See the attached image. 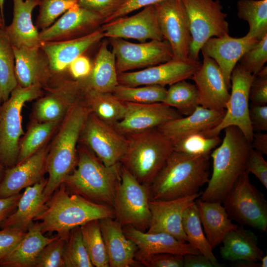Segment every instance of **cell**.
Here are the masks:
<instances>
[{
	"mask_svg": "<svg viewBox=\"0 0 267 267\" xmlns=\"http://www.w3.org/2000/svg\"><path fill=\"white\" fill-rule=\"evenodd\" d=\"M115 218L112 207L70 193L62 183L34 219L42 233L56 232L66 241L71 230L92 220Z\"/></svg>",
	"mask_w": 267,
	"mask_h": 267,
	"instance_id": "obj_1",
	"label": "cell"
},
{
	"mask_svg": "<svg viewBox=\"0 0 267 267\" xmlns=\"http://www.w3.org/2000/svg\"><path fill=\"white\" fill-rule=\"evenodd\" d=\"M221 144L210 156L213 160L212 175L200 199L222 202L241 176L245 172L251 143L237 127L224 129Z\"/></svg>",
	"mask_w": 267,
	"mask_h": 267,
	"instance_id": "obj_2",
	"label": "cell"
},
{
	"mask_svg": "<svg viewBox=\"0 0 267 267\" xmlns=\"http://www.w3.org/2000/svg\"><path fill=\"white\" fill-rule=\"evenodd\" d=\"M210 157L173 151L148 187L150 200L173 199L198 193L210 178Z\"/></svg>",
	"mask_w": 267,
	"mask_h": 267,
	"instance_id": "obj_3",
	"label": "cell"
},
{
	"mask_svg": "<svg viewBox=\"0 0 267 267\" xmlns=\"http://www.w3.org/2000/svg\"><path fill=\"white\" fill-rule=\"evenodd\" d=\"M90 112L83 95L67 109L47 156L46 171L48 177L44 194L48 198L76 165L77 143Z\"/></svg>",
	"mask_w": 267,
	"mask_h": 267,
	"instance_id": "obj_4",
	"label": "cell"
},
{
	"mask_svg": "<svg viewBox=\"0 0 267 267\" xmlns=\"http://www.w3.org/2000/svg\"><path fill=\"white\" fill-rule=\"evenodd\" d=\"M77 153V168L62 183L70 193L112 207L120 181V163L107 167L87 147L80 146Z\"/></svg>",
	"mask_w": 267,
	"mask_h": 267,
	"instance_id": "obj_5",
	"label": "cell"
},
{
	"mask_svg": "<svg viewBox=\"0 0 267 267\" xmlns=\"http://www.w3.org/2000/svg\"><path fill=\"white\" fill-rule=\"evenodd\" d=\"M127 137L122 165L140 183L149 187L173 152V143L157 128Z\"/></svg>",
	"mask_w": 267,
	"mask_h": 267,
	"instance_id": "obj_6",
	"label": "cell"
},
{
	"mask_svg": "<svg viewBox=\"0 0 267 267\" xmlns=\"http://www.w3.org/2000/svg\"><path fill=\"white\" fill-rule=\"evenodd\" d=\"M42 86L18 85L0 106V163L5 168L16 165L20 137L24 134L21 115L24 104L42 96Z\"/></svg>",
	"mask_w": 267,
	"mask_h": 267,
	"instance_id": "obj_7",
	"label": "cell"
},
{
	"mask_svg": "<svg viewBox=\"0 0 267 267\" xmlns=\"http://www.w3.org/2000/svg\"><path fill=\"white\" fill-rule=\"evenodd\" d=\"M148 187L140 183L124 166L113 205L115 219L122 225H131L141 231L148 228L151 213Z\"/></svg>",
	"mask_w": 267,
	"mask_h": 267,
	"instance_id": "obj_8",
	"label": "cell"
},
{
	"mask_svg": "<svg viewBox=\"0 0 267 267\" xmlns=\"http://www.w3.org/2000/svg\"><path fill=\"white\" fill-rule=\"evenodd\" d=\"M190 25L191 43L189 58L198 60L203 44L210 38L229 34L227 14L219 0H181Z\"/></svg>",
	"mask_w": 267,
	"mask_h": 267,
	"instance_id": "obj_9",
	"label": "cell"
},
{
	"mask_svg": "<svg viewBox=\"0 0 267 267\" xmlns=\"http://www.w3.org/2000/svg\"><path fill=\"white\" fill-rule=\"evenodd\" d=\"M246 171L241 176L222 202L229 218L241 225L263 232L267 230V201L249 179Z\"/></svg>",
	"mask_w": 267,
	"mask_h": 267,
	"instance_id": "obj_10",
	"label": "cell"
},
{
	"mask_svg": "<svg viewBox=\"0 0 267 267\" xmlns=\"http://www.w3.org/2000/svg\"><path fill=\"white\" fill-rule=\"evenodd\" d=\"M254 77V75L237 64L231 75V90L224 115L217 126L202 133L203 134L208 137L218 136L225 128L234 126L251 143L254 133L249 118V92Z\"/></svg>",
	"mask_w": 267,
	"mask_h": 267,
	"instance_id": "obj_11",
	"label": "cell"
},
{
	"mask_svg": "<svg viewBox=\"0 0 267 267\" xmlns=\"http://www.w3.org/2000/svg\"><path fill=\"white\" fill-rule=\"evenodd\" d=\"M118 74L136 71L173 59L172 49L165 40L138 43L121 38H109Z\"/></svg>",
	"mask_w": 267,
	"mask_h": 267,
	"instance_id": "obj_12",
	"label": "cell"
},
{
	"mask_svg": "<svg viewBox=\"0 0 267 267\" xmlns=\"http://www.w3.org/2000/svg\"><path fill=\"white\" fill-rule=\"evenodd\" d=\"M81 135L90 150L106 166L121 163L127 148L128 139L114 127L90 112Z\"/></svg>",
	"mask_w": 267,
	"mask_h": 267,
	"instance_id": "obj_13",
	"label": "cell"
},
{
	"mask_svg": "<svg viewBox=\"0 0 267 267\" xmlns=\"http://www.w3.org/2000/svg\"><path fill=\"white\" fill-rule=\"evenodd\" d=\"M164 40L170 44L173 59H189L191 43L189 22L181 0H165L155 5Z\"/></svg>",
	"mask_w": 267,
	"mask_h": 267,
	"instance_id": "obj_14",
	"label": "cell"
},
{
	"mask_svg": "<svg viewBox=\"0 0 267 267\" xmlns=\"http://www.w3.org/2000/svg\"><path fill=\"white\" fill-rule=\"evenodd\" d=\"M201 64L198 60L172 59L143 69L118 74L119 84L128 86L159 85L169 86L191 79Z\"/></svg>",
	"mask_w": 267,
	"mask_h": 267,
	"instance_id": "obj_15",
	"label": "cell"
},
{
	"mask_svg": "<svg viewBox=\"0 0 267 267\" xmlns=\"http://www.w3.org/2000/svg\"><path fill=\"white\" fill-rule=\"evenodd\" d=\"M137 13L104 23V37L133 39L139 42L164 40L159 27L155 6L144 7Z\"/></svg>",
	"mask_w": 267,
	"mask_h": 267,
	"instance_id": "obj_16",
	"label": "cell"
},
{
	"mask_svg": "<svg viewBox=\"0 0 267 267\" xmlns=\"http://www.w3.org/2000/svg\"><path fill=\"white\" fill-rule=\"evenodd\" d=\"M125 103L124 116L113 126L126 137L157 128L169 121L181 117L177 110L163 102Z\"/></svg>",
	"mask_w": 267,
	"mask_h": 267,
	"instance_id": "obj_17",
	"label": "cell"
},
{
	"mask_svg": "<svg viewBox=\"0 0 267 267\" xmlns=\"http://www.w3.org/2000/svg\"><path fill=\"white\" fill-rule=\"evenodd\" d=\"M104 22L102 17L77 3L51 26L42 30L40 39L42 43L79 38L99 29Z\"/></svg>",
	"mask_w": 267,
	"mask_h": 267,
	"instance_id": "obj_18",
	"label": "cell"
},
{
	"mask_svg": "<svg viewBox=\"0 0 267 267\" xmlns=\"http://www.w3.org/2000/svg\"><path fill=\"white\" fill-rule=\"evenodd\" d=\"M201 191L189 196L170 200H150L151 219L146 232L170 234L179 241L187 242L182 227L184 210L195 202Z\"/></svg>",
	"mask_w": 267,
	"mask_h": 267,
	"instance_id": "obj_19",
	"label": "cell"
},
{
	"mask_svg": "<svg viewBox=\"0 0 267 267\" xmlns=\"http://www.w3.org/2000/svg\"><path fill=\"white\" fill-rule=\"evenodd\" d=\"M202 55L203 61L191 78L198 90L199 105L211 109L225 110L230 96L229 89L217 63Z\"/></svg>",
	"mask_w": 267,
	"mask_h": 267,
	"instance_id": "obj_20",
	"label": "cell"
},
{
	"mask_svg": "<svg viewBox=\"0 0 267 267\" xmlns=\"http://www.w3.org/2000/svg\"><path fill=\"white\" fill-rule=\"evenodd\" d=\"M49 148L44 144L23 162L5 169L0 184V198L20 193L23 189L35 184L44 178Z\"/></svg>",
	"mask_w": 267,
	"mask_h": 267,
	"instance_id": "obj_21",
	"label": "cell"
},
{
	"mask_svg": "<svg viewBox=\"0 0 267 267\" xmlns=\"http://www.w3.org/2000/svg\"><path fill=\"white\" fill-rule=\"evenodd\" d=\"M259 41L246 35L240 38L229 35L213 37L203 44L200 51L217 63L230 89L231 75L234 68L242 56Z\"/></svg>",
	"mask_w": 267,
	"mask_h": 267,
	"instance_id": "obj_22",
	"label": "cell"
},
{
	"mask_svg": "<svg viewBox=\"0 0 267 267\" xmlns=\"http://www.w3.org/2000/svg\"><path fill=\"white\" fill-rule=\"evenodd\" d=\"M104 35L101 27L85 36L59 41L42 42L40 48L52 74H61L77 57L97 44Z\"/></svg>",
	"mask_w": 267,
	"mask_h": 267,
	"instance_id": "obj_23",
	"label": "cell"
},
{
	"mask_svg": "<svg viewBox=\"0 0 267 267\" xmlns=\"http://www.w3.org/2000/svg\"><path fill=\"white\" fill-rule=\"evenodd\" d=\"M13 17L4 31L13 47L40 48V32L33 22L32 12L40 0H12Z\"/></svg>",
	"mask_w": 267,
	"mask_h": 267,
	"instance_id": "obj_24",
	"label": "cell"
},
{
	"mask_svg": "<svg viewBox=\"0 0 267 267\" xmlns=\"http://www.w3.org/2000/svg\"><path fill=\"white\" fill-rule=\"evenodd\" d=\"M110 267H130L139 264L135 260L136 244L125 235L115 218L99 220Z\"/></svg>",
	"mask_w": 267,
	"mask_h": 267,
	"instance_id": "obj_25",
	"label": "cell"
},
{
	"mask_svg": "<svg viewBox=\"0 0 267 267\" xmlns=\"http://www.w3.org/2000/svg\"><path fill=\"white\" fill-rule=\"evenodd\" d=\"M225 111L199 105L191 114L169 121L157 129L174 143L189 134L202 133L215 128L222 120Z\"/></svg>",
	"mask_w": 267,
	"mask_h": 267,
	"instance_id": "obj_26",
	"label": "cell"
},
{
	"mask_svg": "<svg viewBox=\"0 0 267 267\" xmlns=\"http://www.w3.org/2000/svg\"><path fill=\"white\" fill-rule=\"evenodd\" d=\"M47 180V178H44L25 188L16 209L2 222L0 228H10L23 232L28 230L49 199L44 194Z\"/></svg>",
	"mask_w": 267,
	"mask_h": 267,
	"instance_id": "obj_27",
	"label": "cell"
},
{
	"mask_svg": "<svg viewBox=\"0 0 267 267\" xmlns=\"http://www.w3.org/2000/svg\"><path fill=\"white\" fill-rule=\"evenodd\" d=\"M123 229L126 236L137 246V252L141 254H200L188 243L179 241L165 233H149L131 225L123 226Z\"/></svg>",
	"mask_w": 267,
	"mask_h": 267,
	"instance_id": "obj_28",
	"label": "cell"
},
{
	"mask_svg": "<svg viewBox=\"0 0 267 267\" xmlns=\"http://www.w3.org/2000/svg\"><path fill=\"white\" fill-rule=\"evenodd\" d=\"M13 47L18 85L25 88L37 85L43 87L52 74L41 48Z\"/></svg>",
	"mask_w": 267,
	"mask_h": 267,
	"instance_id": "obj_29",
	"label": "cell"
},
{
	"mask_svg": "<svg viewBox=\"0 0 267 267\" xmlns=\"http://www.w3.org/2000/svg\"><path fill=\"white\" fill-rule=\"evenodd\" d=\"M196 203L204 232L214 249L238 225L232 222L222 202L205 201L197 198Z\"/></svg>",
	"mask_w": 267,
	"mask_h": 267,
	"instance_id": "obj_30",
	"label": "cell"
},
{
	"mask_svg": "<svg viewBox=\"0 0 267 267\" xmlns=\"http://www.w3.org/2000/svg\"><path fill=\"white\" fill-rule=\"evenodd\" d=\"M114 54L110 50L108 43L100 44L89 75L79 80L85 89L112 93L119 85Z\"/></svg>",
	"mask_w": 267,
	"mask_h": 267,
	"instance_id": "obj_31",
	"label": "cell"
},
{
	"mask_svg": "<svg viewBox=\"0 0 267 267\" xmlns=\"http://www.w3.org/2000/svg\"><path fill=\"white\" fill-rule=\"evenodd\" d=\"M222 243L220 254L225 260L256 263L264 254L258 245V236L243 225L229 232Z\"/></svg>",
	"mask_w": 267,
	"mask_h": 267,
	"instance_id": "obj_32",
	"label": "cell"
},
{
	"mask_svg": "<svg viewBox=\"0 0 267 267\" xmlns=\"http://www.w3.org/2000/svg\"><path fill=\"white\" fill-rule=\"evenodd\" d=\"M56 237H47L42 233L38 222H33L17 246L3 260L2 267H34L42 249Z\"/></svg>",
	"mask_w": 267,
	"mask_h": 267,
	"instance_id": "obj_33",
	"label": "cell"
},
{
	"mask_svg": "<svg viewBox=\"0 0 267 267\" xmlns=\"http://www.w3.org/2000/svg\"><path fill=\"white\" fill-rule=\"evenodd\" d=\"M83 98L91 113L99 119L113 125L122 119L126 104L112 93L102 92L84 89Z\"/></svg>",
	"mask_w": 267,
	"mask_h": 267,
	"instance_id": "obj_34",
	"label": "cell"
},
{
	"mask_svg": "<svg viewBox=\"0 0 267 267\" xmlns=\"http://www.w3.org/2000/svg\"><path fill=\"white\" fill-rule=\"evenodd\" d=\"M237 16L249 25L246 35L260 40L267 34V0H239Z\"/></svg>",
	"mask_w": 267,
	"mask_h": 267,
	"instance_id": "obj_35",
	"label": "cell"
},
{
	"mask_svg": "<svg viewBox=\"0 0 267 267\" xmlns=\"http://www.w3.org/2000/svg\"><path fill=\"white\" fill-rule=\"evenodd\" d=\"M182 227L187 242L213 263L219 264L202 228L196 201L184 210Z\"/></svg>",
	"mask_w": 267,
	"mask_h": 267,
	"instance_id": "obj_36",
	"label": "cell"
},
{
	"mask_svg": "<svg viewBox=\"0 0 267 267\" xmlns=\"http://www.w3.org/2000/svg\"><path fill=\"white\" fill-rule=\"evenodd\" d=\"M18 85L15 71L13 46L4 28H0V98L6 101Z\"/></svg>",
	"mask_w": 267,
	"mask_h": 267,
	"instance_id": "obj_37",
	"label": "cell"
},
{
	"mask_svg": "<svg viewBox=\"0 0 267 267\" xmlns=\"http://www.w3.org/2000/svg\"><path fill=\"white\" fill-rule=\"evenodd\" d=\"M163 102L177 110L180 114L189 115L199 105L197 88L195 84L186 80L177 82L167 89Z\"/></svg>",
	"mask_w": 267,
	"mask_h": 267,
	"instance_id": "obj_38",
	"label": "cell"
},
{
	"mask_svg": "<svg viewBox=\"0 0 267 267\" xmlns=\"http://www.w3.org/2000/svg\"><path fill=\"white\" fill-rule=\"evenodd\" d=\"M99 220H92L82 224L80 226V230L83 242L93 267H109Z\"/></svg>",
	"mask_w": 267,
	"mask_h": 267,
	"instance_id": "obj_39",
	"label": "cell"
},
{
	"mask_svg": "<svg viewBox=\"0 0 267 267\" xmlns=\"http://www.w3.org/2000/svg\"><path fill=\"white\" fill-rule=\"evenodd\" d=\"M58 123L59 121L33 123L19 141L16 164L23 162L43 147L56 129Z\"/></svg>",
	"mask_w": 267,
	"mask_h": 267,
	"instance_id": "obj_40",
	"label": "cell"
},
{
	"mask_svg": "<svg viewBox=\"0 0 267 267\" xmlns=\"http://www.w3.org/2000/svg\"><path fill=\"white\" fill-rule=\"evenodd\" d=\"M166 92L165 87L159 85L128 86L119 84L112 93L124 102L149 104L163 102Z\"/></svg>",
	"mask_w": 267,
	"mask_h": 267,
	"instance_id": "obj_41",
	"label": "cell"
},
{
	"mask_svg": "<svg viewBox=\"0 0 267 267\" xmlns=\"http://www.w3.org/2000/svg\"><path fill=\"white\" fill-rule=\"evenodd\" d=\"M64 267H93L83 241L80 226L72 229L64 245Z\"/></svg>",
	"mask_w": 267,
	"mask_h": 267,
	"instance_id": "obj_42",
	"label": "cell"
},
{
	"mask_svg": "<svg viewBox=\"0 0 267 267\" xmlns=\"http://www.w3.org/2000/svg\"><path fill=\"white\" fill-rule=\"evenodd\" d=\"M221 142L219 136L208 137L201 133L189 134L174 142V151L193 156L210 155Z\"/></svg>",
	"mask_w": 267,
	"mask_h": 267,
	"instance_id": "obj_43",
	"label": "cell"
},
{
	"mask_svg": "<svg viewBox=\"0 0 267 267\" xmlns=\"http://www.w3.org/2000/svg\"><path fill=\"white\" fill-rule=\"evenodd\" d=\"M78 0H41L39 15L36 21L38 29L43 30L54 23Z\"/></svg>",
	"mask_w": 267,
	"mask_h": 267,
	"instance_id": "obj_44",
	"label": "cell"
},
{
	"mask_svg": "<svg viewBox=\"0 0 267 267\" xmlns=\"http://www.w3.org/2000/svg\"><path fill=\"white\" fill-rule=\"evenodd\" d=\"M267 61V34L248 50L238 62L245 70L257 74Z\"/></svg>",
	"mask_w": 267,
	"mask_h": 267,
	"instance_id": "obj_45",
	"label": "cell"
},
{
	"mask_svg": "<svg viewBox=\"0 0 267 267\" xmlns=\"http://www.w3.org/2000/svg\"><path fill=\"white\" fill-rule=\"evenodd\" d=\"M66 240L57 235L39 254L34 267H64L63 250Z\"/></svg>",
	"mask_w": 267,
	"mask_h": 267,
	"instance_id": "obj_46",
	"label": "cell"
},
{
	"mask_svg": "<svg viewBox=\"0 0 267 267\" xmlns=\"http://www.w3.org/2000/svg\"><path fill=\"white\" fill-rule=\"evenodd\" d=\"M135 260L147 267H183V255L180 254H143L136 252Z\"/></svg>",
	"mask_w": 267,
	"mask_h": 267,
	"instance_id": "obj_47",
	"label": "cell"
},
{
	"mask_svg": "<svg viewBox=\"0 0 267 267\" xmlns=\"http://www.w3.org/2000/svg\"><path fill=\"white\" fill-rule=\"evenodd\" d=\"M127 0H78L81 7L93 11L105 21L119 10Z\"/></svg>",
	"mask_w": 267,
	"mask_h": 267,
	"instance_id": "obj_48",
	"label": "cell"
},
{
	"mask_svg": "<svg viewBox=\"0 0 267 267\" xmlns=\"http://www.w3.org/2000/svg\"><path fill=\"white\" fill-rule=\"evenodd\" d=\"M251 103L267 105V67L265 66L254 75L249 92Z\"/></svg>",
	"mask_w": 267,
	"mask_h": 267,
	"instance_id": "obj_49",
	"label": "cell"
},
{
	"mask_svg": "<svg viewBox=\"0 0 267 267\" xmlns=\"http://www.w3.org/2000/svg\"><path fill=\"white\" fill-rule=\"evenodd\" d=\"M26 232L10 228L0 230V266L3 260L22 239Z\"/></svg>",
	"mask_w": 267,
	"mask_h": 267,
	"instance_id": "obj_50",
	"label": "cell"
},
{
	"mask_svg": "<svg viewBox=\"0 0 267 267\" xmlns=\"http://www.w3.org/2000/svg\"><path fill=\"white\" fill-rule=\"evenodd\" d=\"M245 171L254 175L262 185L267 188V162L263 155L253 148L250 150Z\"/></svg>",
	"mask_w": 267,
	"mask_h": 267,
	"instance_id": "obj_51",
	"label": "cell"
},
{
	"mask_svg": "<svg viewBox=\"0 0 267 267\" xmlns=\"http://www.w3.org/2000/svg\"><path fill=\"white\" fill-rule=\"evenodd\" d=\"M249 118L253 131L267 130V105L251 103L249 106Z\"/></svg>",
	"mask_w": 267,
	"mask_h": 267,
	"instance_id": "obj_52",
	"label": "cell"
},
{
	"mask_svg": "<svg viewBox=\"0 0 267 267\" xmlns=\"http://www.w3.org/2000/svg\"><path fill=\"white\" fill-rule=\"evenodd\" d=\"M165 0H127L115 13L107 19L104 23L127 15L144 7L154 5Z\"/></svg>",
	"mask_w": 267,
	"mask_h": 267,
	"instance_id": "obj_53",
	"label": "cell"
},
{
	"mask_svg": "<svg viewBox=\"0 0 267 267\" xmlns=\"http://www.w3.org/2000/svg\"><path fill=\"white\" fill-rule=\"evenodd\" d=\"M92 64L89 58L84 54L75 58L69 65L70 74L76 80H81L87 77L90 74Z\"/></svg>",
	"mask_w": 267,
	"mask_h": 267,
	"instance_id": "obj_54",
	"label": "cell"
},
{
	"mask_svg": "<svg viewBox=\"0 0 267 267\" xmlns=\"http://www.w3.org/2000/svg\"><path fill=\"white\" fill-rule=\"evenodd\" d=\"M202 254H188L183 255V267H221Z\"/></svg>",
	"mask_w": 267,
	"mask_h": 267,
	"instance_id": "obj_55",
	"label": "cell"
},
{
	"mask_svg": "<svg viewBox=\"0 0 267 267\" xmlns=\"http://www.w3.org/2000/svg\"><path fill=\"white\" fill-rule=\"evenodd\" d=\"M21 193L0 198V225L16 209Z\"/></svg>",
	"mask_w": 267,
	"mask_h": 267,
	"instance_id": "obj_56",
	"label": "cell"
},
{
	"mask_svg": "<svg viewBox=\"0 0 267 267\" xmlns=\"http://www.w3.org/2000/svg\"><path fill=\"white\" fill-rule=\"evenodd\" d=\"M252 148L263 155L267 154V134L257 132L254 134L251 142Z\"/></svg>",
	"mask_w": 267,
	"mask_h": 267,
	"instance_id": "obj_57",
	"label": "cell"
},
{
	"mask_svg": "<svg viewBox=\"0 0 267 267\" xmlns=\"http://www.w3.org/2000/svg\"><path fill=\"white\" fill-rule=\"evenodd\" d=\"M260 267H267V256H263L261 260L260 261Z\"/></svg>",
	"mask_w": 267,
	"mask_h": 267,
	"instance_id": "obj_58",
	"label": "cell"
},
{
	"mask_svg": "<svg viewBox=\"0 0 267 267\" xmlns=\"http://www.w3.org/2000/svg\"><path fill=\"white\" fill-rule=\"evenodd\" d=\"M5 168L0 163V184L4 177Z\"/></svg>",
	"mask_w": 267,
	"mask_h": 267,
	"instance_id": "obj_59",
	"label": "cell"
},
{
	"mask_svg": "<svg viewBox=\"0 0 267 267\" xmlns=\"http://www.w3.org/2000/svg\"><path fill=\"white\" fill-rule=\"evenodd\" d=\"M5 26L4 16L0 12V28H3Z\"/></svg>",
	"mask_w": 267,
	"mask_h": 267,
	"instance_id": "obj_60",
	"label": "cell"
},
{
	"mask_svg": "<svg viewBox=\"0 0 267 267\" xmlns=\"http://www.w3.org/2000/svg\"><path fill=\"white\" fill-rule=\"evenodd\" d=\"M5 0H0V12L2 15L4 16L3 9H4V3Z\"/></svg>",
	"mask_w": 267,
	"mask_h": 267,
	"instance_id": "obj_61",
	"label": "cell"
},
{
	"mask_svg": "<svg viewBox=\"0 0 267 267\" xmlns=\"http://www.w3.org/2000/svg\"><path fill=\"white\" fill-rule=\"evenodd\" d=\"M0 102H1V100H0Z\"/></svg>",
	"mask_w": 267,
	"mask_h": 267,
	"instance_id": "obj_62",
	"label": "cell"
},
{
	"mask_svg": "<svg viewBox=\"0 0 267 267\" xmlns=\"http://www.w3.org/2000/svg\"></svg>",
	"mask_w": 267,
	"mask_h": 267,
	"instance_id": "obj_63",
	"label": "cell"
}]
</instances>
